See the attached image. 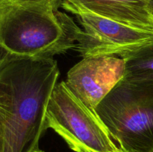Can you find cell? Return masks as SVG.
I'll list each match as a JSON object with an SVG mask.
<instances>
[{"mask_svg": "<svg viewBox=\"0 0 153 152\" xmlns=\"http://www.w3.org/2000/svg\"><path fill=\"white\" fill-rule=\"evenodd\" d=\"M60 72L53 58L0 52V118L2 152H31L46 131L48 103Z\"/></svg>", "mask_w": 153, "mask_h": 152, "instance_id": "6da1fadb", "label": "cell"}, {"mask_svg": "<svg viewBox=\"0 0 153 152\" xmlns=\"http://www.w3.org/2000/svg\"><path fill=\"white\" fill-rule=\"evenodd\" d=\"M62 0H0V49L13 55L52 58L76 47L82 32L59 10Z\"/></svg>", "mask_w": 153, "mask_h": 152, "instance_id": "7a4b0ae2", "label": "cell"}, {"mask_svg": "<svg viewBox=\"0 0 153 152\" xmlns=\"http://www.w3.org/2000/svg\"><path fill=\"white\" fill-rule=\"evenodd\" d=\"M96 113L122 152H153V80L123 78Z\"/></svg>", "mask_w": 153, "mask_h": 152, "instance_id": "3957f363", "label": "cell"}, {"mask_svg": "<svg viewBox=\"0 0 153 152\" xmlns=\"http://www.w3.org/2000/svg\"><path fill=\"white\" fill-rule=\"evenodd\" d=\"M45 128H52L75 152H122L95 110L82 102L65 81L52 91Z\"/></svg>", "mask_w": 153, "mask_h": 152, "instance_id": "277c9868", "label": "cell"}, {"mask_svg": "<svg viewBox=\"0 0 153 152\" xmlns=\"http://www.w3.org/2000/svg\"><path fill=\"white\" fill-rule=\"evenodd\" d=\"M61 7L74 14L83 28L76 45V49L83 58H122L153 40V32L102 16L70 0H62Z\"/></svg>", "mask_w": 153, "mask_h": 152, "instance_id": "5b68a950", "label": "cell"}, {"mask_svg": "<svg viewBox=\"0 0 153 152\" xmlns=\"http://www.w3.org/2000/svg\"><path fill=\"white\" fill-rule=\"evenodd\" d=\"M125 71V60L120 57L83 58L69 70L65 83L82 102L95 110L123 78Z\"/></svg>", "mask_w": 153, "mask_h": 152, "instance_id": "8992f818", "label": "cell"}, {"mask_svg": "<svg viewBox=\"0 0 153 152\" xmlns=\"http://www.w3.org/2000/svg\"><path fill=\"white\" fill-rule=\"evenodd\" d=\"M90 11L128 26L153 32L149 0H70Z\"/></svg>", "mask_w": 153, "mask_h": 152, "instance_id": "52a82bcc", "label": "cell"}, {"mask_svg": "<svg viewBox=\"0 0 153 152\" xmlns=\"http://www.w3.org/2000/svg\"><path fill=\"white\" fill-rule=\"evenodd\" d=\"M122 58L126 62L124 78L153 80V40Z\"/></svg>", "mask_w": 153, "mask_h": 152, "instance_id": "ba28073f", "label": "cell"}, {"mask_svg": "<svg viewBox=\"0 0 153 152\" xmlns=\"http://www.w3.org/2000/svg\"><path fill=\"white\" fill-rule=\"evenodd\" d=\"M3 142H4V134H3L2 123L0 118V152L3 151Z\"/></svg>", "mask_w": 153, "mask_h": 152, "instance_id": "9c48e42d", "label": "cell"}, {"mask_svg": "<svg viewBox=\"0 0 153 152\" xmlns=\"http://www.w3.org/2000/svg\"><path fill=\"white\" fill-rule=\"evenodd\" d=\"M149 7H150L152 14L153 15V0H149Z\"/></svg>", "mask_w": 153, "mask_h": 152, "instance_id": "30bf717a", "label": "cell"}, {"mask_svg": "<svg viewBox=\"0 0 153 152\" xmlns=\"http://www.w3.org/2000/svg\"><path fill=\"white\" fill-rule=\"evenodd\" d=\"M31 152H44V151H42V150H40V149H39V148H38L34 149V150L32 151Z\"/></svg>", "mask_w": 153, "mask_h": 152, "instance_id": "8fae6325", "label": "cell"}, {"mask_svg": "<svg viewBox=\"0 0 153 152\" xmlns=\"http://www.w3.org/2000/svg\"><path fill=\"white\" fill-rule=\"evenodd\" d=\"M21 1H43V0H21Z\"/></svg>", "mask_w": 153, "mask_h": 152, "instance_id": "7c38bea8", "label": "cell"}, {"mask_svg": "<svg viewBox=\"0 0 153 152\" xmlns=\"http://www.w3.org/2000/svg\"><path fill=\"white\" fill-rule=\"evenodd\" d=\"M152 16H153V15H152Z\"/></svg>", "mask_w": 153, "mask_h": 152, "instance_id": "4fadbf2b", "label": "cell"}]
</instances>
